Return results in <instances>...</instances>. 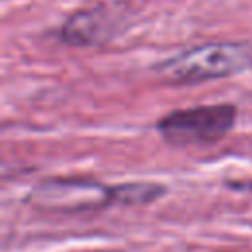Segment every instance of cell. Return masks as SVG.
I'll list each match as a JSON object with an SVG mask.
<instances>
[{
	"label": "cell",
	"instance_id": "obj_3",
	"mask_svg": "<svg viewBox=\"0 0 252 252\" xmlns=\"http://www.w3.org/2000/svg\"><path fill=\"white\" fill-rule=\"evenodd\" d=\"M32 201L55 211H87L112 201V189L85 179H51L33 191Z\"/></svg>",
	"mask_w": 252,
	"mask_h": 252
},
{
	"label": "cell",
	"instance_id": "obj_2",
	"mask_svg": "<svg viewBox=\"0 0 252 252\" xmlns=\"http://www.w3.org/2000/svg\"><path fill=\"white\" fill-rule=\"evenodd\" d=\"M236 122L232 104H203L171 110L156 124L161 138L173 146H207L222 140Z\"/></svg>",
	"mask_w": 252,
	"mask_h": 252
},
{
	"label": "cell",
	"instance_id": "obj_5",
	"mask_svg": "<svg viewBox=\"0 0 252 252\" xmlns=\"http://www.w3.org/2000/svg\"><path fill=\"white\" fill-rule=\"evenodd\" d=\"M163 187L154 183H128L120 187H112V199L120 203H148L156 199Z\"/></svg>",
	"mask_w": 252,
	"mask_h": 252
},
{
	"label": "cell",
	"instance_id": "obj_1",
	"mask_svg": "<svg viewBox=\"0 0 252 252\" xmlns=\"http://www.w3.org/2000/svg\"><path fill=\"white\" fill-rule=\"evenodd\" d=\"M252 67V47L234 41L205 43L185 49L156 67L158 77L169 85H193L224 79Z\"/></svg>",
	"mask_w": 252,
	"mask_h": 252
},
{
	"label": "cell",
	"instance_id": "obj_4",
	"mask_svg": "<svg viewBox=\"0 0 252 252\" xmlns=\"http://www.w3.org/2000/svg\"><path fill=\"white\" fill-rule=\"evenodd\" d=\"M120 14L114 12L112 6H93L87 10L75 12L61 28V39L69 45H96L112 37L118 30Z\"/></svg>",
	"mask_w": 252,
	"mask_h": 252
}]
</instances>
